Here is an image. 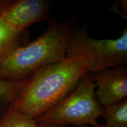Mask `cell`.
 Wrapping results in <instances>:
<instances>
[{
    "label": "cell",
    "instance_id": "1",
    "mask_svg": "<svg viewBox=\"0 0 127 127\" xmlns=\"http://www.w3.org/2000/svg\"><path fill=\"white\" fill-rule=\"evenodd\" d=\"M88 72V63L81 56L41 68L26 79L11 107L36 120L67 96Z\"/></svg>",
    "mask_w": 127,
    "mask_h": 127
},
{
    "label": "cell",
    "instance_id": "2",
    "mask_svg": "<svg viewBox=\"0 0 127 127\" xmlns=\"http://www.w3.org/2000/svg\"><path fill=\"white\" fill-rule=\"evenodd\" d=\"M75 21H50L45 32L25 45H19L0 61V79H28L41 68L66 58V45Z\"/></svg>",
    "mask_w": 127,
    "mask_h": 127
},
{
    "label": "cell",
    "instance_id": "3",
    "mask_svg": "<svg viewBox=\"0 0 127 127\" xmlns=\"http://www.w3.org/2000/svg\"><path fill=\"white\" fill-rule=\"evenodd\" d=\"M95 88L93 73L88 72L67 96L39 116L36 121L58 126L99 125L97 120L102 116V107L95 97Z\"/></svg>",
    "mask_w": 127,
    "mask_h": 127
},
{
    "label": "cell",
    "instance_id": "4",
    "mask_svg": "<svg viewBox=\"0 0 127 127\" xmlns=\"http://www.w3.org/2000/svg\"><path fill=\"white\" fill-rule=\"evenodd\" d=\"M66 57L81 56L88 63L89 72L118 66L127 63V29L116 39L91 38L84 27H75L66 45Z\"/></svg>",
    "mask_w": 127,
    "mask_h": 127
},
{
    "label": "cell",
    "instance_id": "5",
    "mask_svg": "<svg viewBox=\"0 0 127 127\" xmlns=\"http://www.w3.org/2000/svg\"><path fill=\"white\" fill-rule=\"evenodd\" d=\"M97 90L95 95L102 107L118 104L127 99V67L106 68L93 73Z\"/></svg>",
    "mask_w": 127,
    "mask_h": 127
},
{
    "label": "cell",
    "instance_id": "6",
    "mask_svg": "<svg viewBox=\"0 0 127 127\" xmlns=\"http://www.w3.org/2000/svg\"><path fill=\"white\" fill-rule=\"evenodd\" d=\"M51 4L47 0H13L0 17L12 30L23 34L31 25L46 19Z\"/></svg>",
    "mask_w": 127,
    "mask_h": 127
},
{
    "label": "cell",
    "instance_id": "7",
    "mask_svg": "<svg viewBox=\"0 0 127 127\" xmlns=\"http://www.w3.org/2000/svg\"><path fill=\"white\" fill-rule=\"evenodd\" d=\"M22 34L15 32L0 17V61L20 45Z\"/></svg>",
    "mask_w": 127,
    "mask_h": 127
},
{
    "label": "cell",
    "instance_id": "8",
    "mask_svg": "<svg viewBox=\"0 0 127 127\" xmlns=\"http://www.w3.org/2000/svg\"><path fill=\"white\" fill-rule=\"evenodd\" d=\"M106 127H127V100L102 107V116Z\"/></svg>",
    "mask_w": 127,
    "mask_h": 127
},
{
    "label": "cell",
    "instance_id": "9",
    "mask_svg": "<svg viewBox=\"0 0 127 127\" xmlns=\"http://www.w3.org/2000/svg\"><path fill=\"white\" fill-rule=\"evenodd\" d=\"M0 127H39L35 120L9 107L0 116Z\"/></svg>",
    "mask_w": 127,
    "mask_h": 127
},
{
    "label": "cell",
    "instance_id": "10",
    "mask_svg": "<svg viewBox=\"0 0 127 127\" xmlns=\"http://www.w3.org/2000/svg\"><path fill=\"white\" fill-rule=\"evenodd\" d=\"M25 81H13L0 79V114L10 107Z\"/></svg>",
    "mask_w": 127,
    "mask_h": 127
},
{
    "label": "cell",
    "instance_id": "11",
    "mask_svg": "<svg viewBox=\"0 0 127 127\" xmlns=\"http://www.w3.org/2000/svg\"><path fill=\"white\" fill-rule=\"evenodd\" d=\"M119 3H120V7L119 6L118 2L115 3L113 7H112V8L114 10H115L116 9L117 10H116L115 12H118L119 14H120L121 15H122L124 18H127V16L125 15V12L127 14V1H119ZM113 10V11H114Z\"/></svg>",
    "mask_w": 127,
    "mask_h": 127
},
{
    "label": "cell",
    "instance_id": "12",
    "mask_svg": "<svg viewBox=\"0 0 127 127\" xmlns=\"http://www.w3.org/2000/svg\"><path fill=\"white\" fill-rule=\"evenodd\" d=\"M13 1V0H0V14L3 12L6 8L8 7Z\"/></svg>",
    "mask_w": 127,
    "mask_h": 127
},
{
    "label": "cell",
    "instance_id": "13",
    "mask_svg": "<svg viewBox=\"0 0 127 127\" xmlns=\"http://www.w3.org/2000/svg\"><path fill=\"white\" fill-rule=\"evenodd\" d=\"M39 127H64V126H58V125H47V124H43L38 123ZM91 127H106L105 125H98L96 126H93Z\"/></svg>",
    "mask_w": 127,
    "mask_h": 127
}]
</instances>
